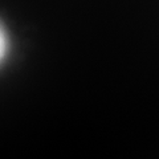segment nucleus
<instances>
[{"instance_id":"obj_1","label":"nucleus","mask_w":159,"mask_h":159,"mask_svg":"<svg viewBox=\"0 0 159 159\" xmlns=\"http://www.w3.org/2000/svg\"><path fill=\"white\" fill-rule=\"evenodd\" d=\"M7 52V37L4 33L2 25H0V60L4 57V54Z\"/></svg>"}]
</instances>
